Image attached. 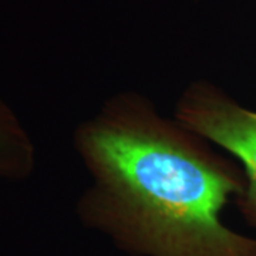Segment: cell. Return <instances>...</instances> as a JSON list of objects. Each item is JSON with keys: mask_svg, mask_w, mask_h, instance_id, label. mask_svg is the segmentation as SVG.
Returning <instances> with one entry per match:
<instances>
[{"mask_svg": "<svg viewBox=\"0 0 256 256\" xmlns=\"http://www.w3.org/2000/svg\"><path fill=\"white\" fill-rule=\"evenodd\" d=\"M134 92L107 100L74 132L90 175L86 224L144 256H256V239L222 220L245 188L240 165Z\"/></svg>", "mask_w": 256, "mask_h": 256, "instance_id": "obj_1", "label": "cell"}, {"mask_svg": "<svg viewBox=\"0 0 256 256\" xmlns=\"http://www.w3.org/2000/svg\"><path fill=\"white\" fill-rule=\"evenodd\" d=\"M175 118L236 160L245 188L235 204L256 226V111L240 106L215 84L198 80L181 94Z\"/></svg>", "mask_w": 256, "mask_h": 256, "instance_id": "obj_2", "label": "cell"}, {"mask_svg": "<svg viewBox=\"0 0 256 256\" xmlns=\"http://www.w3.org/2000/svg\"><path fill=\"white\" fill-rule=\"evenodd\" d=\"M36 168V146L18 116L0 98V178L22 181Z\"/></svg>", "mask_w": 256, "mask_h": 256, "instance_id": "obj_3", "label": "cell"}]
</instances>
